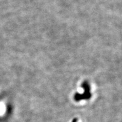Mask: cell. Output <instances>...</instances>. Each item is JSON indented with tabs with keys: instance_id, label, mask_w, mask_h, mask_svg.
<instances>
[{
	"instance_id": "6da1fadb",
	"label": "cell",
	"mask_w": 122,
	"mask_h": 122,
	"mask_svg": "<svg viewBox=\"0 0 122 122\" xmlns=\"http://www.w3.org/2000/svg\"><path fill=\"white\" fill-rule=\"evenodd\" d=\"M85 91L83 94L76 93L74 96V99L76 101H79L83 99H89L91 97V94L90 93V86L87 82L85 81L82 85Z\"/></svg>"
},
{
	"instance_id": "7a4b0ae2",
	"label": "cell",
	"mask_w": 122,
	"mask_h": 122,
	"mask_svg": "<svg viewBox=\"0 0 122 122\" xmlns=\"http://www.w3.org/2000/svg\"><path fill=\"white\" fill-rule=\"evenodd\" d=\"M77 121H78V119L77 118H74V119L72 120V122H77Z\"/></svg>"
}]
</instances>
